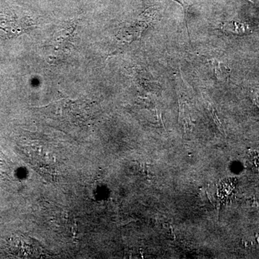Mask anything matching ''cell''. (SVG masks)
<instances>
[{"label":"cell","instance_id":"2","mask_svg":"<svg viewBox=\"0 0 259 259\" xmlns=\"http://www.w3.org/2000/svg\"><path fill=\"white\" fill-rule=\"evenodd\" d=\"M209 110H210L211 115H212V117L213 118V120H214V123L216 124V125L218 126V129L224 134V131H223L222 125H221V121H220L219 118H218V116L217 114V112L214 110V107L212 106L211 104H208Z\"/></svg>","mask_w":259,"mask_h":259},{"label":"cell","instance_id":"3","mask_svg":"<svg viewBox=\"0 0 259 259\" xmlns=\"http://www.w3.org/2000/svg\"><path fill=\"white\" fill-rule=\"evenodd\" d=\"M253 101L255 105L259 108V95H255L253 98Z\"/></svg>","mask_w":259,"mask_h":259},{"label":"cell","instance_id":"1","mask_svg":"<svg viewBox=\"0 0 259 259\" xmlns=\"http://www.w3.org/2000/svg\"><path fill=\"white\" fill-rule=\"evenodd\" d=\"M212 64L213 66H214V73H215L218 79L223 81V82L228 81L229 79L231 69L227 67L226 65L215 60V59L212 61Z\"/></svg>","mask_w":259,"mask_h":259}]
</instances>
